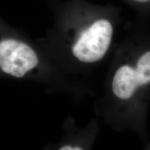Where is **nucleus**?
Returning a JSON list of instances; mask_svg holds the SVG:
<instances>
[{
	"instance_id": "nucleus-1",
	"label": "nucleus",
	"mask_w": 150,
	"mask_h": 150,
	"mask_svg": "<svg viewBox=\"0 0 150 150\" xmlns=\"http://www.w3.org/2000/svg\"><path fill=\"white\" fill-rule=\"evenodd\" d=\"M112 27L109 21L100 19L81 32L72 47L75 57L83 63H94L102 59L109 47Z\"/></svg>"
},
{
	"instance_id": "nucleus-2",
	"label": "nucleus",
	"mask_w": 150,
	"mask_h": 150,
	"mask_svg": "<svg viewBox=\"0 0 150 150\" xmlns=\"http://www.w3.org/2000/svg\"><path fill=\"white\" fill-rule=\"evenodd\" d=\"M38 63L36 53L27 43L11 38L0 40V69L3 72L21 78Z\"/></svg>"
},
{
	"instance_id": "nucleus-3",
	"label": "nucleus",
	"mask_w": 150,
	"mask_h": 150,
	"mask_svg": "<svg viewBox=\"0 0 150 150\" xmlns=\"http://www.w3.org/2000/svg\"><path fill=\"white\" fill-rule=\"evenodd\" d=\"M139 86L135 69L124 65L116 71L112 79V90L116 97L121 99L131 98Z\"/></svg>"
},
{
	"instance_id": "nucleus-4",
	"label": "nucleus",
	"mask_w": 150,
	"mask_h": 150,
	"mask_svg": "<svg viewBox=\"0 0 150 150\" xmlns=\"http://www.w3.org/2000/svg\"><path fill=\"white\" fill-rule=\"evenodd\" d=\"M135 72L139 86L150 83V52L140 58Z\"/></svg>"
},
{
	"instance_id": "nucleus-5",
	"label": "nucleus",
	"mask_w": 150,
	"mask_h": 150,
	"mask_svg": "<svg viewBox=\"0 0 150 150\" xmlns=\"http://www.w3.org/2000/svg\"><path fill=\"white\" fill-rule=\"evenodd\" d=\"M60 149L61 150H79L81 149V148H79L78 147H71V146H64V147H62L60 148Z\"/></svg>"
},
{
	"instance_id": "nucleus-6",
	"label": "nucleus",
	"mask_w": 150,
	"mask_h": 150,
	"mask_svg": "<svg viewBox=\"0 0 150 150\" xmlns=\"http://www.w3.org/2000/svg\"><path fill=\"white\" fill-rule=\"evenodd\" d=\"M134 1H138V2H142V3H145V2H148V1H149L150 0H134Z\"/></svg>"
}]
</instances>
